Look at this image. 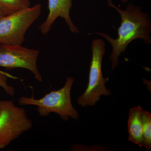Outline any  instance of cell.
Listing matches in <instances>:
<instances>
[{
  "label": "cell",
  "mask_w": 151,
  "mask_h": 151,
  "mask_svg": "<svg viewBox=\"0 0 151 151\" xmlns=\"http://www.w3.org/2000/svg\"><path fill=\"white\" fill-rule=\"evenodd\" d=\"M107 4L121 15L122 22L118 29V37L113 38L103 32L97 31L94 34L105 38L111 43L112 52L110 59L113 70L119 65L120 55L133 41L138 39L143 40L145 44H151V21L148 13L142 12L140 6L129 3L123 10L114 4L112 0H107Z\"/></svg>",
  "instance_id": "1"
},
{
  "label": "cell",
  "mask_w": 151,
  "mask_h": 151,
  "mask_svg": "<svg viewBox=\"0 0 151 151\" xmlns=\"http://www.w3.org/2000/svg\"><path fill=\"white\" fill-rule=\"evenodd\" d=\"M74 81L73 77H68L65 85L61 89L52 91L40 99H35L33 96L20 97L18 102L21 106H36L39 115L41 117L54 113L64 121L68 120L69 117L78 120L79 114L73 108L70 98V91Z\"/></svg>",
  "instance_id": "2"
},
{
  "label": "cell",
  "mask_w": 151,
  "mask_h": 151,
  "mask_svg": "<svg viewBox=\"0 0 151 151\" xmlns=\"http://www.w3.org/2000/svg\"><path fill=\"white\" fill-rule=\"evenodd\" d=\"M105 45L101 39H95L92 41V58L88 85L84 93L77 100V104L83 108L94 106L102 95L109 96L111 94V90L105 86L108 78L103 77L102 71L103 57L106 52Z\"/></svg>",
  "instance_id": "3"
},
{
  "label": "cell",
  "mask_w": 151,
  "mask_h": 151,
  "mask_svg": "<svg viewBox=\"0 0 151 151\" xmlns=\"http://www.w3.org/2000/svg\"><path fill=\"white\" fill-rule=\"evenodd\" d=\"M41 12L42 5L38 4L0 18V45H22L26 32Z\"/></svg>",
  "instance_id": "4"
},
{
  "label": "cell",
  "mask_w": 151,
  "mask_h": 151,
  "mask_svg": "<svg viewBox=\"0 0 151 151\" xmlns=\"http://www.w3.org/2000/svg\"><path fill=\"white\" fill-rule=\"evenodd\" d=\"M32 126L24 108L11 100H0V149L7 147Z\"/></svg>",
  "instance_id": "5"
},
{
  "label": "cell",
  "mask_w": 151,
  "mask_h": 151,
  "mask_svg": "<svg viewBox=\"0 0 151 151\" xmlns=\"http://www.w3.org/2000/svg\"><path fill=\"white\" fill-rule=\"evenodd\" d=\"M39 51L22 45H0V67L7 69L23 68L32 72L35 78L42 82L37 62Z\"/></svg>",
  "instance_id": "6"
},
{
  "label": "cell",
  "mask_w": 151,
  "mask_h": 151,
  "mask_svg": "<svg viewBox=\"0 0 151 151\" xmlns=\"http://www.w3.org/2000/svg\"><path fill=\"white\" fill-rule=\"evenodd\" d=\"M73 0H48L49 14L45 21L39 26L41 32L46 35L58 18L64 19L70 32L74 33L80 32L78 27L73 23L70 17V9L73 6Z\"/></svg>",
  "instance_id": "7"
},
{
  "label": "cell",
  "mask_w": 151,
  "mask_h": 151,
  "mask_svg": "<svg viewBox=\"0 0 151 151\" xmlns=\"http://www.w3.org/2000/svg\"><path fill=\"white\" fill-rule=\"evenodd\" d=\"M143 111L140 106L131 108L128 122V140L140 147L143 144Z\"/></svg>",
  "instance_id": "8"
},
{
  "label": "cell",
  "mask_w": 151,
  "mask_h": 151,
  "mask_svg": "<svg viewBox=\"0 0 151 151\" xmlns=\"http://www.w3.org/2000/svg\"><path fill=\"white\" fill-rule=\"evenodd\" d=\"M31 7L30 0H0V8L7 15Z\"/></svg>",
  "instance_id": "9"
},
{
  "label": "cell",
  "mask_w": 151,
  "mask_h": 151,
  "mask_svg": "<svg viewBox=\"0 0 151 151\" xmlns=\"http://www.w3.org/2000/svg\"><path fill=\"white\" fill-rule=\"evenodd\" d=\"M142 122V147L150 150L151 148V114L148 111H143Z\"/></svg>",
  "instance_id": "10"
},
{
  "label": "cell",
  "mask_w": 151,
  "mask_h": 151,
  "mask_svg": "<svg viewBox=\"0 0 151 151\" xmlns=\"http://www.w3.org/2000/svg\"><path fill=\"white\" fill-rule=\"evenodd\" d=\"M11 76L8 73L0 70V86L3 88L6 93L13 97L15 90L14 87L9 85L7 82L8 78Z\"/></svg>",
  "instance_id": "11"
},
{
  "label": "cell",
  "mask_w": 151,
  "mask_h": 151,
  "mask_svg": "<svg viewBox=\"0 0 151 151\" xmlns=\"http://www.w3.org/2000/svg\"><path fill=\"white\" fill-rule=\"evenodd\" d=\"M6 15H7V14L1 9L0 8V18Z\"/></svg>",
  "instance_id": "12"
},
{
  "label": "cell",
  "mask_w": 151,
  "mask_h": 151,
  "mask_svg": "<svg viewBox=\"0 0 151 151\" xmlns=\"http://www.w3.org/2000/svg\"><path fill=\"white\" fill-rule=\"evenodd\" d=\"M129 1H131V0H121V2L124 4H126Z\"/></svg>",
  "instance_id": "13"
}]
</instances>
